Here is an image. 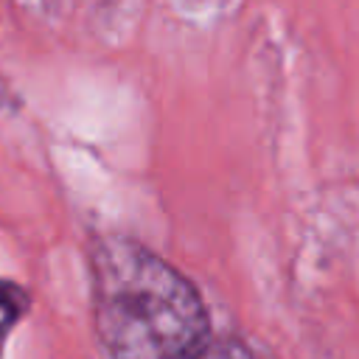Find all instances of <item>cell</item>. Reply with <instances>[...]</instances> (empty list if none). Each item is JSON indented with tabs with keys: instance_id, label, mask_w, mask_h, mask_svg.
Here are the masks:
<instances>
[{
	"instance_id": "cell-1",
	"label": "cell",
	"mask_w": 359,
	"mask_h": 359,
	"mask_svg": "<svg viewBox=\"0 0 359 359\" xmlns=\"http://www.w3.org/2000/svg\"><path fill=\"white\" fill-rule=\"evenodd\" d=\"M93 323L109 359H199L210 339L196 286L135 238L90 247Z\"/></svg>"
},
{
	"instance_id": "cell-2",
	"label": "cell",
	"mask_w": 359,
	"mask_h": 359,
	"mask_svg": "<svg viewBox=\"0 0 359 359\" xmlns=\"http://www.w3.org/2000/svg\"><path fill=\"white\" fill-rule=\"evenodd\" d=\"M25 309H28L25 292L20 286H14V283H3L0 280V359H3L6 339L14 331V325L22 320Z\"/></svg>"
},
{
	"instance_id": "cell-3",
	"label": "cell",
	"mask_w": 359,
	"mask_h": 359,
	"mask_svg": "<svg viewBox=\"0 0 359 359\" xmlns=\"http://www.w3.org/2000/svg\"><path fill=\"white\" fill-rule=\"evenodd\" d=\"M199 359H258V356L241 339L224 337V339H213Z\"/></svg>"
}]
</instances>
